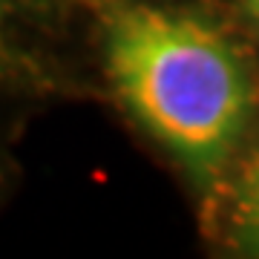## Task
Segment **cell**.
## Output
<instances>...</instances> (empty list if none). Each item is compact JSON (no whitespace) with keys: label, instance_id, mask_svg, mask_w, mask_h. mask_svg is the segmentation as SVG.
<instances>
[{"label":"cell","instance_id":"cell-1","mask_svg":"<svg viewBox=\"0 0 259 259\" xmlns=\"http://www.w3.org/2000/svg\"><path fill=\"white\" fill-rule=\"evenodd\" d=\"M107 66L121 101L199 182L213 185L248 127V66L222 32L153 6L115 9Z\"/></svg>","mask_w":259,"mask_h":259},{"label":"cell","instance_id":"cell-4","mask_svg":"<svg viewBox=\"0 0 259 259\" xmlns=\"http://www.w3.org/2000/svg\"><path fill=\"white\" fill-rule=\"evenodd\" d=\"M245 9H248V15L259 23V0H245Z\"/></svg>","mask_w":259,"mask_h":259},{"label":"cell","instance_id":"cell-3","mask_svg":"<svg viewBox=\"0 0 259 259\" xmlns=\"http://www.w3.org/2000/svg\"><path fill=\"white\" fill-rule=\"evenodd\" d=\"M40 0H0V49L6 47V37L20 20L26 18V12L37 6Z\"/></svg>","mask_w":259,"mask_h":259},{"label":"cell","instance_id":"cell-2","mask_svg":"<svg viewBox=\"0 0 259 259\" xmlns=\"http://www.w3.org/2000/svg\"><path fill=\"white\" fill-rule=\"evenodd\" d=\"M233 231L242 248L259 253V147L253 150L239 179L236 204H233Z\"/></svg>","mask_w":259,"mask_h":259}]
</instances>
